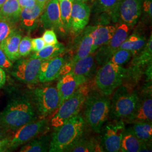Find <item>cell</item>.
<instances>
[{"instance_id":"cell-22","label":"cell","mask_w":152,"mask_h":152,"mask_svg":"<svg viewBox=\"0 0 152 152\" xmlns=\"http://www.w3.org/2000/svg\"><path fill=\"white\" fill-rule=\"evenodd\" d=\"M152 36L151 34L150 38L146 42L144 47L139 52V54L136 56L133 60V67L131 72L135 77L139 76L141 72V69L152 63ZM130 72V73H131ZM129 73V72H128Z\"/></svg>"},{"instance_id":"cell-19","label":"cell","mask_w":152,"mask_h":152,"mask_svg":"<svg viewBox=\"0 0 152 152\" xmlns=\"http://www.w3.org/2000/svg\"><path fill=\"white\" fill-rule=\"evenodd\" d=\"M44 9V7L36 4L32 7L22 9L19 19L22 27L29 32L36 29Z\"/></svg>"},{"instance_id":"cell-43","label":"cell","mask_w":152,"mask_h":152,"mask_svg":"<svg viewBox=\"0 0 152 152\" xmlns=\"http://www.w3.org/2000/svg\"><path fill=\"white\" fill-rule=\"evenodd\" d=\"M6 75L4 69L0 68V88L3 87L6 83Z\"/></svg>"},{"instance_id":"cell-7","label":"cell","mask_w":152,"mask_h":152,"mask_svg":"<svg viewBox=\"0 0 152 152\" xmlns=\"http://www.w3.org/2000/svg\"><path fill=\"white\" fill-rule=\"evenodd\" d=\"M33 100L40 117L45 118L54 112L59 106L60 99L56 87L45 86L35 88Z\"/></svg>"},{"instance_id":"cell-46","label":"cell","mask_w":152,"mask_h":152,"mask_svg":"<svg viewBox=\"0 0 152 152\" xmlns=\"http://www.w3.org/2000/svg\"><path fill=\"white\" fill-rule=\"evenodd\" d=\"M77 1H81V2H86V1H87L88 0H77Z\"/></svg>"},{"instance_id":"cell-13","label":"cell","mask_w":152,"mask_h":152,"mask_svg":"<svg viewBox=\"0 0 152 152\" xmlns=\"http://www.w3.org/2000/svg\"><path fill=\"white\" fill-rule=\"evenodd\" d=\"M145 94L139 98L136 108L132 113L125 120L128 124L137 122H152V82L147 85Z\"/></svg>"},{"instance_id":"cell-21","label":"cell","mask_w":152,"mask_h":152,"mask_svg":"<svg viewBox=\"0 0 152 152\" xmlns=\"http://www.w3.org/2000/svg\"><path fill=\"white\" fill-rule=\"evenodd\" d=\"M22 34L17 29L0 42V47L11 62H15L19 59V45L22 39Z\"/></svg>"},{"instance_id":"cell-9","label":"cell","mask_w":152,"mask_h":152,"mask_svg":"<svg viewBox=\"0 0 152 152\" xmlns=\"http://www.w3.org/2000/svg\"><path fill=\"white\" fill-rule=\"evenodd\" d=\"M44 60L29 58L16 60L11 68V75L23 83L33 85L38 82L40 66Z\"/></svg>"},{"instance_id":"cell-11","label":"cell","mask_w":152,"mask_h":152,"mask_svg":"<svg viewBox=\"0 0 152 152\" xmlns=\"http://www.w3.org/2000/svg\"><path fill=\"white\" fill-rule=\"evenodd\" d=\"M125 129L123 120H113V122L102 129L103 134L100 144L104 152H120Z\"/></svg>"},{"instance_id":"cell-30","label":"cell","mask_w":152,"mask_h":152,"mask_svg":"<svg viewBox=\"0 0 152 152\" xmlns=\"http://www.w3.org/2000/svg\"><path fill=\"white\" fill-rule=\"evenodd\" d=\"M64 45L62 43L58 42L53 45H46L43 49L35 52L30 57L42 60H48L60 55L64 52Z\"/></svg>"},{"instance_id":"cell-15","label":"cell","mask_w":152,"mask_h":152,"mask_svg":"<svg viewBox=\"0 0 152 152\" xmlns=\"http://www.w3.org/2000/svg\"><path fill=\"white\" fill-rule=\"evenodd\" d=\"M87 79L85 77L77 76L71 72L63 75L56 86L60 99L59 105L72 96L86 82Z\"/></svg>"},{"instance_id":"cell-33","label":"cell","mask_w":152,"mask_h":152,"mask_svg":"<svg viewBox=\"0 0 152 152\" xmlns=\"http://www.w3.org/2000/svg\"><path fill=\"white\" fill-rule=\"evenodd\" d=\"M132 55L133 54L129 50L118 49L112 55L109 60L115 64L122 66L129 62Z\"/></svg>"},{"instance_id":"cell-45","label":"cell","mask_w":152,"mask_h":152,"mask_svg":"<svg viewBox=\"0 0 152 152\" xmlns=\"http://www.w3.org/2000/svg\"><path fill=\"white\" fill-rule=\"evenodd\" d=\"M6 0H0V8L1 7V6H2V5L5 3Z\"/></svg>"},{"instance_id":"cell-24","label":"cell","mask_w":152,"mask_h":152,"mask_svg":"<svg viewBox=\"0 0 152 152\" xmlns=\"http://www.w3.org/2000/svg\"><path fill=\"white\" fill-rule=\"evenodd\" d=\"M95 28V26H88L83 30L82 36L78 45L76 55L70 63H75L88 55L91 54L93 44L92 32Z\"/></svg>"},{"instance_id":"cell-5","label":"cell","mask_w":152,"mask_h":152,"mask_svg":"<svg viewBox=\"0 0 152 152\" xmlns=\"http://www.w3.org/2000/svg\"><path fill=\"white\" fill-rule=\"evenodd\" d=\"M127 76V69L110 60L102 66L96 75V84L105 95H110L122 85Z\"/></svg>"},{"instance_id":"cell-14","label":"cell","mask_w":152,"mask_h":152,"mask_svg":"<svg viewBox=\"0 0 152 152\" xmlns=\"http://www.w3.org/2000/svg\"><path fill=\"white\" fill-rule=\"evenodd\" d=\"M91 14V8L85 2L72 0L70 19V31L79 34L87 26Z\"/></svg>"},{"instance_id":"cell-41","label":"cell","mask_w":152,"mask_h":152,"mask_svg":"<svg viewBox=\"0 0 152 152\" xmlns=\"http://www.w3.org/2000/svg\"><path fill=\"white\" fill-rule=\"evenodd\" d=\"M11 137H7L4 139L0 140V152L7 151Z\"/></svg>"},{"instance_id":"cell-18","label":"cell","mask_w":152,"mask_h":152,"mask_svg":"<svg viewBox=\"0 0 152 152\" xmlns=\"http://www.w3.org/2000/svg\"><path fill=\"white\" fill-rule=\"evenodd\" d=\"M95 56L92 54L88 55L76 62L69 63L64 66L61 75H65L68 72H71L77 76H83L86 78L92 75L96 69Z\"/></svg>"},{"instance_id":"cell-31","label":"cell","mask_w":152,"mask_h":152,"mask_svg":"<svg viewBox=\"0 0 152 152\" xmlns=\"http://www.w3.org/2000/svg\"><path fill=\"white\" fill-rule=\"evenodd\" d=\"M60 9V17L64 33L70 31V19L72 0H58Z\"/></svg>"},{"instance_id":"cell-40","label":"cell","mask_w":152,"mask_h":152,"mask_svg":"<svg viewBox=\"0 0 152 152\" xmlns=\"http://www.w3.org/2000/svg\"><path fill=\"white\" fill-rule=\"evenodd\" d=\"M18 1L22 9L32 7L36 4V0H18Z\"/></svg>"},{"instance_id":"cell-3","label":"cell","mask_w":152,"mask_h":152,"mask_svg":"<svg viewBox=\"0 0 152 152\" xmlns=\"http://www.w3.org/2000/svg\"><path fill=\"white\" fill-rule=\"evenodd\" d=\"M111 101L105 95L92 92L84 102L85 117L88 125L96 133H100L109 117Z\"/></svg>"},{"instance_id":"cell-6","label":"cell","mask_w":152,"mask_h":152,"mask_svg":"<svg viewBox=\"0 0 152 152\" xmlns=\"http://www.w3.org/2000/svg\"><path fill=\"white\" fill-rule=\"evenodd\" d=\"M87 88L80 87L70 98L59 105L51 120V126L56 129L78 114L87 96Z\"/></svg>"},{"instance_id":"cell-36","label":"cell","mask_w":152,"mask_h":152,"mask_svg":"<svg viewBox=\"0 0 152 152\" xmlns=\"http://www.w3.org/2000/svg\"><path fill=\"white\" fill-rule=\"evenodd\" d=\"M42 38L44 39L46 45H53L58 43L56 35L53 29H46L44 33Z\"/></svg>"},{"instance_id":"cell-37","label":"cell","mask_w":152,"mask_h":152,"mask_svg":"<svg viewBox=\"0 0 152 152\" xmlns=\"http://www.w3.org/2000/svg\"><path fill=\"white\" fill-rule=\"evenodd\" d=\"M13 63L11 62L0 47V68L8 71L11 69Z\"/></svg>"},{"instance_id":"cell-1","label":"cell","mask_w":152,"mask_h":152,"mask_svg":"<svg viewBox=\"0 0 152 152\" xmlns=\"http://www.w3.org/2000/svg\"><path fill=\"white\" fill-rule=\"evenodd\" d=\"M32 101L25 96L12 98L0 112V125L14 132L23 125L36 120Z\"/></svg>"},{"instance_id":"cell-17","label":"cell","mask_w":152,"mask_h":152,"mask_svg":"<svg viewBox=\"0 0 152 152\" xmlns=\"http://www.w3.org/2000/svg\"><path fill=\"white\" fill-rule=\"evenodd\" d=\"M65 64L64 58L59 56L44 60L40 66L38 81L45 83L55 80L61 75Z\"/></svg>"},{"instance_id":"cell-27","label":"cell","mask_w":152,"mask_h":152,"mask_svg":"<svg viewBox=\"0 0 152 152\" xmlns=\"http://www.w3.org/2000/svg\"><path fill=\"white\" fill-rule=\"evenodd\" d=\"M68 152H104V151L101 144H99L94 138H85L82 136Z\"/></svg>"},{"instance_id":"cell-39","label":"cell","mask_w":152,"mask_h":152,"mask_svg":"<svg viewBox=\"0 0 152 152\" xmlns=\"http://www.w3.org/2000/svg\"><path fill=\"white\" fill-rule=\"evenodd\" d=\"M46 46L44 39L42 37L32 39V50L34 52H37L43 49Z\"/></svg>"},{"instance_id":"cell-38","label":"cell","mask_w":152,"mask_h":152,"mask_svg":"<svg viewBox=\"0 0 152 152\" xmlns=\"http://www.w3.org/2000/svg\"><path fill=\"white\" fill-rule=\"evenodd\" d=\"M152 0H144L142 6V11L144 15L149 20H152Z\"/></svg>"},{"instance_id":"cell-10","label":"cell","mask_w":152,"mask_h":152,"mask_svg":"<svg viewBox=\"0 0 152 152\" xmlns=\"http://www.w3.org/2000/svg\"><path fill=\"white\" fill-rule=\"evenodd\" d=\"M144 0H120L113 14V21L122 22L129 27L136 24L142 13Z\"/></svg>"},{"instance_id":"cell-35","label":"cell","mask_w":152,"mask_h":152,"mask_svg":"<svg viewBox=\"0 0 152 152\" xmlns=\"http://www.w3.org/2000/svg\"><path fill=\"white\" fill-rule=\"evenodd\" d=\"M32 38L25 36L21 39L19 45V53L20 57H26L32 51Z\"/></svg>"},{"instance_id":"cell-23","label":"cell","mask_w":152,"mask_h":152,"mask_svg":"<svg viewBox=\"0 0 152 152\" xmlns=\"http://www.w3.org/2000/svg\"><path fill=\"white\" fill-rule=\"evenodd\" d=\"M116 28L117 27L114 26L99 25L95 26L92 32L93 44L91 54L108 42L113 37Z\"/></svg>"},{"instance_id":"cell-12","label":"cell","mask_w":152,"mask_h":152,"mask_svg":"<svg viewBox=\"0 0 152 152\" xmlns=\"http://www.w3.org/2000/svg\"><path fill=\"white\" fill-rule=\"evenodd\" d=\"M129 27L121 23L117 27L113 37L107 44L101 46L96 52L95 59L99 65H104L108 62L110 57L120 48V46L129 36Z\"/></svg>"},{"instance_id":"cell-20","label":"cell","mask_w":152,"mask_h":152,"mask_svg":"<svg viewBox=\"0 0 152 152\" xmlns=\"http://www.w3.org/2000/svg\"><path fill=\"white\" fill-rule=\"evenodd\" d=\"M149 145L139 140L131 130V127L125 129L121 143L120 152H147Z\"/></svg>"},{"instance_id":"cell-26","label":"cell","mask_w":152,"mask_h":152,"mask_svg":"<svg viewBox=\"0 0 152 152\" xmlns=\"http://www.w3.org/2000/svg\"><path fill=\"white\" fill-rule=\"evenodd\" d=\"M51 136L48 135H43L36 137L31 141L24 144L20 148V152H48L50 148Z\"/></svg>"},{"instance_id":"cell-34","label":"cell","mask_w":152,"mask_h":152,"mask_svg":"<svg viewBox=\"0 0 152 152\" xmlns=\"http://www.w3.org/2000/svg\"><path fill=\"white\" fill-rule=\"evenodd\" d=\"M15 24L0 19V42L17 30Z\"/></svg>"},{"instance_id":"cell-44","label":"cell","mask_w":152,"mask_h":152,"mask_svg":"<svg viewBox=\"0 0 152 152\" xmlns=\"http://www.w3.org/2000/svg\"><path fill=\"white\" fill-rule=\"evenodd\" d=\"M50 0H36V4L41 6L45 7V6Z\"/></svg>"},{"instance_id":"cell-8","label":"cell","mask_w":152,"mask_h":152,"mask_svg":"<svg viewBox=\"0 0 152 152\" xmlns=\"http://www.w3.org/2000/svg\"><path fill=\"white\" fill-rule=\"evenodd\" d=\"M48 126L49 122L46 118L23 125L11 136L7 150H14L38 137L48 129Z\"/></svg>"},{"instance_id":"cell-16","label":"cell","mask_w":152,"mask_h":152,"mask_svg":"<svg viewBox=\"0 0 152 152\" xmlns=\"http://www.w3.org/2000/svg\"><path fill=\"white\" fill-rule=\"evenodd\" d=\"M39 22L46 29L56 30L64 34L58 0H50L48 2L40 16Z\"/></svg>"},{"instance_id":"cell-32","label":"cell","mask_w":152,"mask_h":152,"mask_svg":"<svg viewBox=\"0 0 152 152\" xmlns=\"http://www.w3.org/2000/svg\"><path fill=\"white\" fill-rule=\"evenodd\" d=\"M120 0H93L92 9L96 13H108L111 16L113 14Z\"/></svg>"},{"instance_id":"cell-28","label":"cell","mask_w":152,"mask_h":152,"mask_svg":"<svg viewBox=\"0 0 152 152\" xmlns=\"http://www.w3.org/2000/svg\"><path fill=\"white\" fill-rule=\"evenodd\" d=\"M145 44L146 40L144 37L137 33H134L127 37L119 49L129 50L133 55H135L141 51Z\"/></svg>"},{"instance_id":"cell-2","label":"cell","mask_w":152,"mask_h":152,"mask_svg":"<svg viewBox=\"0 0 152 152\" xmlns=\"http://www.w3.org/2000/svg\"><path fill=\"white\" fill-rule=\"evenodd\" d=\"M85 126V121L78 114L54 129L51 136L49 152H68L82 136Z\"/></svg>"},{"instance_id":"cell-42","label":"cell","mask_w":152,"mask_h":152,"mask_svg":"<svg viewBox=\"0 0 152 152\" xmlns=\"http://www.w3.org/2000/svg\"><path fill=\"white\" fill-rule=\"evenodd\" d=\"M11 134V131L4 127L3 126L0 125V140L4 139L7 137H10Z\"/></svg>"},{"instance_id":"cell-29","label":"cell","mask_w":152,"mask_h":152,"mask_svg":"<svg viewBox=\"0 0 152 152\" xmlns=\"http://www.w3.org/2000/svg\"><path fill=\"white\" fill-rule=\"evenodd\" d=\"M131 129L141 142L150 145L152 142V122H137L133 124Z\"/></svg>"},{"instance_id":"cell-25","label":"cell","mask_w":152,"mask_h":152,"mask_svg":"<svg viewBox=\"0 0 152 152\" xmlns=\"http://www.w3.org/2000/svg\"><path fill=\"white\" fill-rule=\"evenodd\" d=\"M21 11L18 0H6L0 8V19L16 24L19 21Z\"/></svg>"},{"instance_id":"cell-4","label":"cell","mask_w":152,"mask_h":152,"mask_svg":"<svg viewBox=\"0 0 152 152\" xmlns=\"http://www.w3.org/2000/svg\"><path fill=\"white\" fill-rule=\"evenodd\" d=\"M139 100L137 93L125 86L115 89L112 102L109 117L112 120H126L132 113Z\"/></svg>"}]
</instances>
